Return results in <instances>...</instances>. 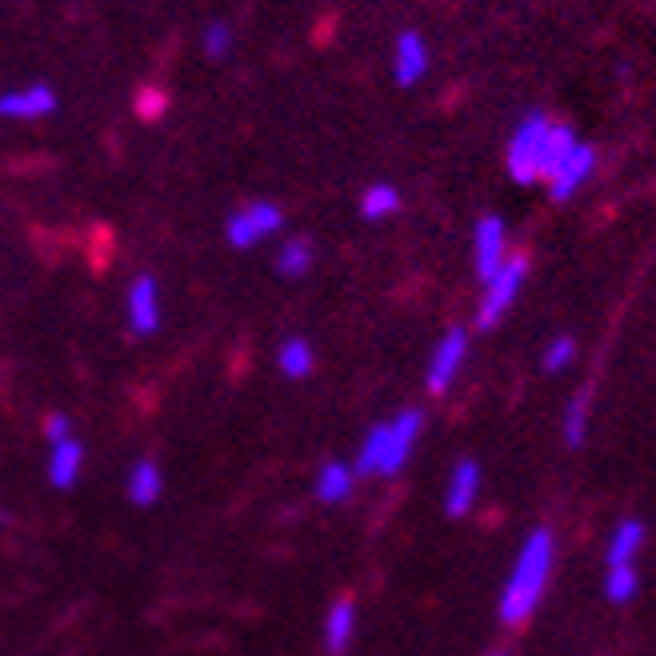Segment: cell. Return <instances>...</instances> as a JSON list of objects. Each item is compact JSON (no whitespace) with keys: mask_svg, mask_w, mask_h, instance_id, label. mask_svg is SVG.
Instances as JSON below:
<instances>
[{"mask_svg":"<svg viewBox=\"0 0 656 656\" xmlns=\"http://www.w3.org/2000/svg\"><path fill=\"white\" fill-rule=\"evenodd\" d=\"M44 437H49V445H56V440H69V437H73V420L64 417V413H53V417L44 420Z\"/></svg>","mask_w":656,"mask_h":656,"instance_id":"obj_25","label":"cell"},{"mask_svg":"<svg viewBox=\"0 0 656 656\" xmlns=\"http://www.w3.org/2000/svg\"><path fill=\"white\" fill-rule=\"evenodd\" d=\"M400 212V192L393 185H368L361 197V217L365 220H388Z\"/></svg>","mask_w":656,"mask_h":656,"instance_id":"obj_20","label":"cell"},{"mask_svg":"<svg viewBox=\"0 0 656 656\" xmlns=\"http://www.w3.org/2000/svg\"><path fill=\"white\" fill-rule=\"evenodd\" d=\"M205 56H209V61H225V56L232 53V29L229 24H209V29H205Z\"/></svg>","mask_w":656,"mask_h":656,"instance_id":"obj_24","label":"cell"},{"mask_svg":"<svg viewBox=\"0 0 656 656\" xmlns=\"http://www.w3.org/2000/svg\"><path fill=\"white\" fill-rule=\"evenodd\" d=\"M313 489H316V500H324V504H341V500L353 497L356 469L353 465H344V460H324Z\"/></svg>","mask_w":656,"mask_h":656,"instance_id":"obj_16","label":"cell"},{"mask_svg":"<svg viewBox=\"0 0 656 656\" xmlns=\"http://www.w3.org/2000/svg\"><path fill=\"white\" fill-rule=\"evenodd\" d=\"M309 269H313V240L289 237L281 249H277V272L289 277V281H296V277H304Z\"/></svg>","mask_w":656,"mask_h":656,"instance_id":"obj_19","label":"cell"},{"mask_svg":"<svg viewBox=\"0 0 656 656\" xmlns=\"http://www.w3.org/2000/svg\"><path fill=\"white\" fill-rule=\"evenodd\" d=\"M641 549H645V524L628 517V521H621L613 529V541H608V569H613V564H636Z\"/></svg>","mask_w":656,"mask_h":656,"instance_id":"obj_18","label":"cell"},{"mask_svg":"<svg viewBox=\"0 0 656 656\" xmlns=\"http://www.w3.org/2000/svg\"><path fill=\"white\" fill-rule=\"evenodd\" d=\"M576 361V341L573 336H552L549 348H544L541 365L544 373H561V368H569Z\"/></svg>","mask_w":656,"mask_h":656,"instance_id":"obj_23","label":"cell"},{"mask_svg":"<svg viewBox=\"0 0 656 656\" xmlns=\"http://www.w3.org/2000/svg\"><path fill=\"white\" fill-rule=\"evenodd\" d=\"M84 469V445L76 437L69 440H56L53 452H49V485L53 489H73L76 477H81Z\"/></svg>","mask_w":656,"mask_h":656,"instance_id":"obj_15","label":"cell"},{"mask_svg":"<svg viewBox=\"0 0 656 656\" xmlns=\"http://www.w3.org/2000/svg\"><path fill=\"white\" fill-rule=\"evenodd\" d=\"M573 145L576 133L569 125H556L549 113H524L504 148V168L517 185H537Z\"/></svg>","mask_w":656,"mask_h":656,"instance_id":"obj_1","label":"cell"},{"mask_svg":"<svg viewBox=\"0 0 656 656\" xmlns=\"http://www.w3.org/2000/svg\"><path fill=\"white\" fill-rule=\"evenodd\" d=\"M524 277H529V257H509V261L492 272L489 281H485V296H480L477 329H497L500 316L509 313L512 301L521 296Z\"/></svg>","mask_w":656,"mask_h":656,"instance_id":"obj_4","label":"cell"},{"mask_svg":"<svg viewBox=\"0 0 656 656\" xmlns=\"http://www.w3.org/2000/svg\"><path fill=\"white\" fill-rule=\"evenodd\" d=\"M324 653L329 656H344L356 641V601H336L329 613H324V628H321Z\"/></svg>","mask_w":656,"mask_h":656,"instance_id":"obj_13","label":"cell"},{"mask_svg":"<svg viewBox=\"0 0 656 656\" xmlns=\"http://www.w3.org/2000/svg\"><path fill=\"white\" fill-rule=\"evenodd\" d=\"M561 433H564V440H569L573 448L584 445V433H589V396H584V393H576L573 400L564 405Z\"/></svg>","mask_w":656,"mask_h":656,"instance_id":"obj_22","label":"cell"},{"mask_svg":"<svg viewBox=\"0 0 656 656\" xmlns=\"http://www.w3.org/2000/svg\"><path fill=\"white\" fill-rule=\"evenodd\" d=\"M277 368H281L289 381H304V376L316 368L313 344L304 341V336H289V341H281V348H277Z\"/></svg>","mask_w":656,"mask_h":656,"instance_id":"obj_17","label":"cell"},{"mask_svg":"<svg viewBox=\"0 0 656 656\" xmlns=\"http://www.w3.org/2000/svg\"><path fill=\"white\" fill-rule=\"evenodd\" d=\"M125 492L136 509L157 504V500L165 497V472H160L157 460H148V457L133 460V469H128V477H125Z\"/></svg>","mask_w":656,"mask_h":656,"instance_id":"obj_14","label":"cell"},{"mask_svg":"<svg viewBox=\"0 0 656 656\" xmlns=\"http://www.w3.org/2000/svg\"><path fill=\"white\" fill-rule=\"evenodd\" d=\"M552 564H556V544H552L549 529H532L529 541L517 552V564H512L509 581H504V593H500L497 616L504 628L524 625L537 604H541L544 589H549Z\"/></svg>","mask_w":656,"mask_h":656,"instance_id":"obj_2","label":"cell"},{"mask_svg":"<svg viewBox=\"0 0 656 656\" xmlns=\"http://www.w3.org/2000/svg\"><path fill=\"white\" fill-rule=\"evenodd\" d=\"M465 356H469V333L465 329H448L437 341V348H433V356H428V376H425L428 393L437 396L448 393L457 373L465 368Z\"/></svg>","mask_w":656,"mask_h":656,"instance_id":"obj_6","label":"cell"},{"mask_svg":"<svg viewBox=\"0 0 656 656\" xmlns=\"http://www.w3.org/2000/svg\"><path fill=\"white\" fill-rule=\"evenodd\" d=\"M56 108V93L49 84H24L12 93H0V116L4 121H44Z\"/></svg>","mask_w":656,"mask_h":656,"instance_id":"obj_10","label":"cell"},{"mask_svg":"<svg viewBox=\"0 0 656 656\" xmlns=\"http://www.w3.org/2000/svg\"><path fill=\"white\" fill-rule=\"evenodd\" d=\"M420 433H425V413L420 408H405L393 420L373 425L368 437L361 440V452H356V477H396L413 457Z\"/></svg>","mask_w":656,"mask_h":656,"instance_id":"obj_3","label":"cell"},{"mask_svg":"<svg viewBox=\"0 0 656 656\" xmlns=\"http://www.w3.org/2000/svg\"><path fill=\"white\" fill-rule=\"evenodd\" d=\"M284 229V212L272 205V200H252L240 212H232L225 220V240L232 249H257L261 240H269L272 232Z\"/></svg>","mask_w":656,"mask_h":656,"instance_id":"obj_5","label":"cell"},{"mask_svg":"<svg viewBox=\"0 0 656 656\" xmlns=\"http://www.w3.org/2000/svg\"><path fill=\"white\" fill-rule=\"evenodd\" d=\"M596 173V148L593 145H584V140H576L569 153H564L556 165H552V173L544 180H549V192H552V200H569V197H576V188L584 185V180L593 177Z\"/></svg>","mask_w":656,"mask_h":656,"instance_id":"obj_7","label":"cell"},{"mask_svg":"<svg viewBox=\"0 0 656 656\" xmlns=\"http://www.w3.org/2000/svg\"><path fill=\"white\" fill-rule=\"evenodd\" d=\"M480 497V465L472 457L457 460L448 472V489H445V512L448 517H465Z\"/></svg>","mask_w":656,"mask_h":656,"instance_id":"obj_12","label":"cell"},{"mask_svg":"<svg viewBox=\"0 0 656 656\" xmlns=\"http://www.w3.org/2000/svg\"><path fill=\"white\" fill-rule=\"evenodd\" d=\"M472 261H477V277L489 281L500 264L509 261V244H504V220L480 217L472 229Z\"/></svg>","mask_w":656,"mask_h":656,"instance_id":"obj_9","label":"cell"},{"mask_svg":"<svg viewBox=\"0 0 656 656\" xmlns=\"http://www.w3.org/2000/svg\"><path fill=\"white\" fill-rule=\"evenodd\" d=\"M641 589V576H636V564H613L604 573V596L613 604H628Z\"/></svg>","mask_w":656,"mask_h":656,"instance_id":"obj_21","label":"cell"},{"mask_svg":"<svg viewBox=\"0 0 656 656\" xmlns=\"http://www.w3.org/2000/svg\"><path fill=\"white\" fill-rule=\"evenodd\" d=\"M125 316L136 336H153L160 329V289L153 277H133V281H128Z\"/></svg>","mask_w":656,"mask_h":656,"instance_id":"obj_8","label":"cell"},{"mask_svg":"<svg viewBox=\"0 0 656 656\" xmlns=\"http://www.w3.org/2000/svg\"><path fill=\"white\" fill-rule=\"evenodd\" d=\"M428 44H425V37L420 32H400L396 37V44H393V76H396V84L400 88H413V84H420L425 81V73H428Z\"/></svg>","mask_w":656,"mask_h":656,"instance_id":"obj_11","label":"cell"}]
</instances>
